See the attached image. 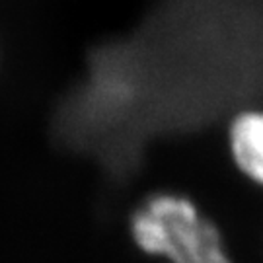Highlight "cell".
<instances>
[{"label": "cell", "mask_w": 263, "mask_h": 263, "mask_svg": "<svg viewBox=\"0 0 263 263\" xmlns=\"http://www.w3.org/2000/svg\"><path fill=\"white\" fill-rule=\"evenodd\" d=\"M127 232L139 254L164 263H234L224 236L193 197L162 189L139 201Z\"/></svg>", "instance_id": "6da1fadb"}, {"label": "cell", "mask_w": 263, "mask_h": 263, "mask_svg": "<svg viewBox=\"0 0 263 263\" xmlns=\"http://www.w3.org/2000/svg\"><path fill=\"white\" fill-rule=\"evenodd\" d=\"M226 152L240 178L263 191V105H248L230 117Z\"/></svg>", "instance_id": "7a4b0ae2"}]
</instances>
